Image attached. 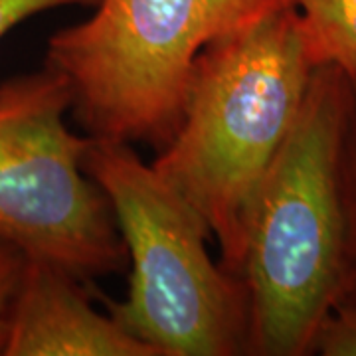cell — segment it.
Masks as SVG:
<instances>
[{"label": "cell", "instance_id": "cell-10", "mask_svg": "<svg viewBox=\"0 0 356 356\" xmlns=\"http://www.w3.org/2000/svg\"><path fill=\"white\" fill-rule=\"evenodd\" d=\"M26 266V254L13 243L0 240V356H4L10 315L20 277Z\"/></svg>", "mask_w": 356, "mask_h": 356}, {"label": "cell", "instance_id": "cell-2", "mask_svg": "<svg viewBox=\"0 0 356 356\" xmlns=\"http://www.w3.org/2000/svg\"><path fill=\"white\" fill-rule=\"evenodd\" d=\"M313 72L291 2L210 42L192 67L177 133L151 163L206 222L220 266L236 275L248 206L293 131Z\"/></svg>", "mask_w": 356, "mask_h": 356}, {"label": "cell", "instance_id": "cell-1", "mask_svg": "<svg viewBox=\"0 0 356 356\" xmlns=\"http://www.w3.org/2000/svg\"><path fill=\"white\" fill-rule=\"evenodd\" d=\"M348 74L318 65L301 113L257 184L243 226L238 275L248 291L245 356H307L343 301L348 232L343 137Z\"/></svg>", "mask_w": 356, "mask_h": 356}, {"label": "cell", "instance_id": "cell-6", "mask_svg": "<svg viewBox=\"0 0 356 356\" xmlns=\"http://www.w3.org/2000/svg\"><path fill=\"white\" fill-rule=\"evenodd\" d=\"M93 287L38 257H26L4 356H156L91 303Z\"/></svg>", "mask_w": 356, "mask_h": 356}, {"label": "cell", "instance_id": "cell-9", "mask_svg": "<svg viewBox=\"0 0 356 356\" xmlns=\"http://www.w3.org/2000/svg\"><path fill=\"white\" fill-rule=\"evenodd\" d=\"M313 355L356 356V305L341 303L323 321Z\"/></svg>", "mask_w": 356, "mask_h": 356}, {"label": "cell", "instance_id": "cell-7", "mask_svg": "<svg viewBox=\"0 0 356 356\" xmlns=\"http://www.w3.org/2000/svg\"><path fill=\"white\" fill-rule=\"evenodd\" d=\"M299 14L315 67L356 70V0H289Z\"/></svg>", "mask_w": 356, "mask_h": 356}, {"label": "cell", "instance_id": "cell-5", "mask_svg": "<svg viewBox=\"0 0 356 356\" xmlns=\"http://www.w3.org/2000/svg\"><path fill=\"white\" fill-rule=\"evenodd\" d=\"M72 91L42 70L0 81V240L93 285L129 269L99 184L83 172L91 137L65 125Z\"/></svg>", "mask_w": 356, "mask_h": 356}, {"label": "cell", "instance_id": "cell-3", "mask_svg": "<svg viewBox=\"0 0 356 356\" xmlns=\"http://www.w3.org/2000/svg\"><path fill=\"white\" fill-rule=\"evenodd\" d=\"M113 208L129 254L125 301L103 297L107 313L156 356H243L248 291L214 261L202 218L133 145L93 139L81 159Z\"/></svg>", "mask_w": 356, "mask_h": 356}, {"label": "cell", "instance_id": "cell-4", "mask_svg": "<svg viewBox=\"0 0 356 356\" xmlns=\"http://www.w3.org/2000/svg\"><path fill=\"white\" fill-rule=\"evenodd\" d=\"M289 0H99L88 20L60 28L44 64L64 77L72 113L93 139L159 153L182 121L198 54Z\"/></svg>", "mask_w": 356, "mask_h": 356}, {"label": "cell", "instance_id": "cell-11", "mask_svg": "<svg viewBox=\"0 0 356 356\" xmlns=\"http://www.w3.org/2000/svg\"><path fill=\"white\" fill-rule=\"evenodd\" d=\"M99 0H0V40L13 28L36 14L62 6H89L95 8Z\"/></svg>", "mask_w": 356, "mask_h": 356}, {"label": "cell", "instance_id": "cell-8", "mask_svg": "<svg viewBox=\"0 0 356 356\" xmlns=\"http://www.w3.org/2000/svg\"><path fill=\"white\" fill-rule=\"evenodd\" d=\"M346 74L350 81V97L343 137V196L348 232V280L341 303L356 305V70Z\"/></svg>", "mask_w": 356, "mask_h": 356}]
</instances>
